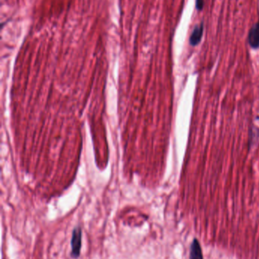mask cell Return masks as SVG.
<instances>
[{
    "label": "cell",
    "instance_id": "1",
    "mask_svg": "<svg viewBox=\"0 0 259 259\" xmlns=\"http://www.w3.org/2000/svg\"><path fill=\"white\" fill-rule=\"evenodd\" d=\"M82 244V231L80 227L74 228L71 239V256L78 259L81 254Z\"/></svg>",
    "mask_w": 259,
    "mask_h": 259
},
{
    "label": "cell",
    "instance_id": "2",
    "mask_svg": "<svg viewBox=\"0 0 259 259\" xmlns=\"http://www.w3.org/2000/svg\"><path fill=\"white\" fill-rule=\"evenodd\" d=\"M248 41L252 48H259V21L252 27L248 36Z\"/></svg>",
    "mask_w": 259,
    "mask_h": 259
},
{
    "label": "cell",
    "instance_id": "3",
    "mask_svg": "<svg viewBox=\"0 0 259 259\" xmlns=\"http://www.w3.org/2000/svg\"><path fill=\"white\" fill-rule=\"evenodd\" d=\"M203 31H204V25L201 23L200 25H196L194 30L190 36V44L194 46L198 45L202 38Z\"/></svg>",
    "mask_w": 259,
    "mask_h": 259
},
{
    "label": "cell",
    "instance_id": "4",
    "mask_svg": "<svg viewBox=\"0 0 259 259\" xmlns=\"http://www.w3.org/2000/svg\"><path fill=\"white\" fill-rule=\"evenodd\" d=\"M190 259H204L201 245L197 239H193L190 246Z\"/></svg>",
    "mask_w": 259,
    "mask_h": 259
},
{
    "label": "cell",
    "instance_id": "5",
    "mask_svg": "<svg viewBox=\"0 0 259 259\" xmlns=\"http://www.w3.org/2000/svg\"><path fill=\"white\" fill-rule=\"evenodd\" d=\"M204 6V0H196V8L198 10H201Z\"/></svg>",
    "mask_w": 259,
    "mask_h": 259
}]
</instances>
